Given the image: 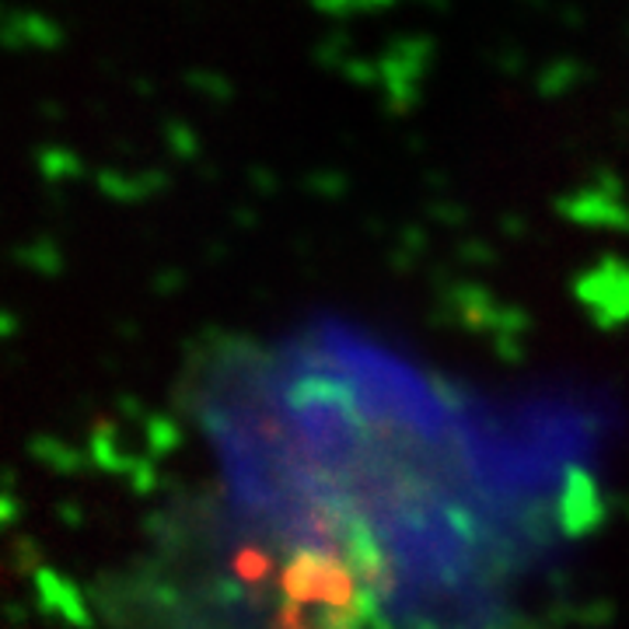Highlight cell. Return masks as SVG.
Segmentation results:
<instances>
[{
    "mask_svg": "<svg viewBox=\"0 0 629 629\" xmlns=\"http://www.w3.org/2000/svg\"><path fill=\"white\" fill-rule=\"evenodd\" d=\"M378 566L221 490L176 497L99 587L109 629H381Z\"/></svg>",
    "mask_w": 629,
    "mask_h": 629,
    "instance_id": "1",
    "label": "cell"
}]
</instances>
